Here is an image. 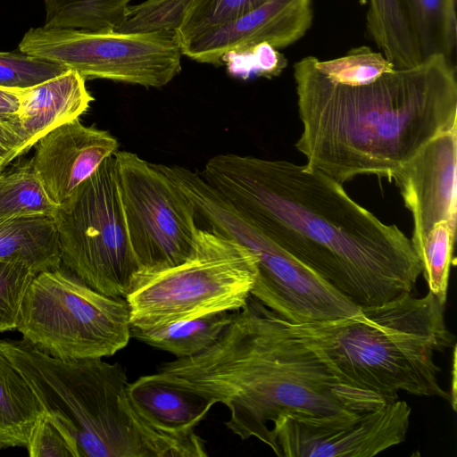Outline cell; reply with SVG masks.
<instances>
[{"label": "cell", "instance_id": "obj_1", "mask_svg": "<svg viewBox=\"0 0 457 457\" xmlns=\"http://www.w3.org/2000/svg\"><path fill=\"white\" fill-rule=\"evenodd\" d=\"M200 174L356 307L378 305L415 289L422 267L411 240L322 172L288 161L223 154L211 158Z\"/></svg>", "mask_w": 457, "mask_h": 457}, {"label": "cell", "instance_id": "obj_2", "mask_svg": "<svg viewBox=\"0 0 457 457\" xmlns=\"http://www.w3.org/2000/svg\"><path fill=\"white\" fill-rule=\"evenodd\" d=\"M303 124L296 149L306 167L340 184L392 174L439 133L457 125L451 60L433 56L358 80L327 76L317 58L294 65Z\"/></svg>", "mask_w": 457, "mask_h": 457}, {"label": "cell", "instance_id": "obj_3", "mask_svg": "<svg viewBox=\"0 0 457 457\" xmlns=\"http://www.w3.org/2000/svg\"><path fill=\"white\" fill-rule=\"evenodd\" d=\"M151 378L196 393L229 411L226 427L278 456L269 423L281 416L357 414L388 400L344 379L286 321L249 297L204 352L162 363Z\"/></svg>", "mask_w": 457, "mask_h": 457}, {"label": "cell", "instance_id": "obj_4", "mask_svg": "<svg viewBox=\"0 0 457 457\" xmlns=\"http://www.w3.org/2000/svg\"><path fill=\"white\" fill-rule=\"evenodd\" d=\"M286 323L353 387L388 401L398 399L399 392L449 399L434 356L451 347L454 336L445 323V303L429 291L359 308L348 317Z\"/></svg>", "mask_w": 457, "mask_h": 457}, {"label": "cell", "instance_id": "obj_5", "mask_svg": "<svg viewBox=\"0 0 457 457\" xmlns=\"http://www.w3.org/2000/svg\"><path fill=\"white\" fill-rule=\"evenodd\" d=\"M0 348L46 414L74 440L79 457H179L184 442L150 424L128 393L124 368L102 358L58 359L21 339Z\"/></svg>", "mask_w": 457, "mask_h": 457}, {"label": "cell", "instance_id": "obj_6", "mask_svg": "<svg viewBox=\"0 0 457 457\" xmlns=\"http://www.w3.org/2000/svg\"><path fill=\"white\" fill-rule=\"evenodd\" d=\"M256 257L212 229H199L193 253L176 266L139 271L125 297L130 327H153L219 312H236L249 297Z\"/></svg>", "mask_w": 457, "mask_h": 457}, {"label": "cell", "instance_id": "obj_7", "mask_svg": "<svg viewBox=\"0 0 457 457\" xmlns=\"http://www.w3.org/2000/svg\"><path fill=\"white\" fill-rule=\"evenodd\" d=\"M16 329L38 350L62 360L111 356L131 337L126 300L96 291L62 265L32 278Z\"/></svg>", "mask_w": 457, "mask_h": 457}, {"label": "cell", "instance_id": "obj_8", "mask_svg": "<svg viewBox=\"0 0 457 457\" xmlns=\"http://www.w3.org/2000/svg\"><path fill=\"white\" fill-rule=\"evenodd\" d=\"M62 266L96 291L124 298L140 271L121 205L114 154L54 216Z\"/></svg>", "mask_w": 457, "mask_h": 457}, {"label": "cell", "instance_id": "obj_9", "mask_svg": "<svg viewBox=\"0 0 457 457\" xmlns=\"http://www.w3.org/2000/svg\"><path fill=\"white\" fill-rule=\"evenodd\" d=\"M198 217L210 229L234 239L257 260L251 295L292 324L353 315V304L315 272L264 235L218 191L210 189L196 204Z\"/></svg>", "mask_w": 457, "mask_h": 457}, {"label": "cell", "instance_id": "obj_10", "mask_svg": "<svg viewBox=\"0 0 457 457\" xmlns=\"http://www.w3.org/2000/svg\"><path fill=\"white\" fill-rule=\"evenodd\" d=\"M18 49L78 71L86 80L109 79L162 87L181 71L177 33L30 28Z\"/></svg>", "mask_w": 457, "mask_h": 457}, {"label": "cell", "instance_id": "obj_11", "mask_svg": "<svg viewBox=\"0 0 457 457\" xmlns=\"http://www.w3.org/2000/svg\"><path fill=\"white\" fill-rule=\"evenodd\" d=\"M130 245L140 271L176 266L193 253L198 237L192 201L158 167L134 153L114 154Z\"/></svg>", "mask_w": 457, "mask_h": 457}, {"label": "cell", "instance_id": "obj_12", "mask_svg": "<svg viewBox=\"0 0 457 457\" xmlns=\"http://www.w3.org/2000/svg\"><path fill=\"white\" fill-rule=\"evenodd\" d=\"M411 411L398 398L357 414H288L271 432L281 456L371 457L405 440Z\"/></svg>", "mask_w": 457, "mask_h": 457}, {"label": "cell", "instance_id": "obj_13", "mask_svg": "<svg viewBox=\"0 0 457 457\" xmlns=\"http://www.w3.org/2000/svg\"><path fill=\"white\" fill-rule=\"evenodd\" d=\"M456 155L457 125L434 137L392 174L390 181L412 215L414 247L441 221L456 228Z\"/></svg>", "mask_w": 457, "mask_h": 457}, {"label": "cell", "instance_id": "obj_14", "mask_svg": "<svg viewBox=\"0 0 457 457\" xmlns=\"http://www.w3.org/2000/svg\"><path fill=\"white\" fill-rule=\"evenodd\" d=\"M312 0H266L244 15L217 26L180 44L189 59L220 65L228 52L257 45L287 47L310 29Z\"/></svg>", "mask_w": 457, "mask_h": 457}, {"label": "cell", "instance_id": "obj_15", "mask_svg": "<svg viewBox=\"0 0 457 457\" xmlns=\"http://www.w3.org/2000/svg\"><path fill=\"white\" fill-rule=\"evenodd\" d=\"M34 146L33 169L48 197L59 206L118 151L119 143L108 131L76 119L54 129Z\"/></svg>", "mask_w": 457, "mask_h": 457}, {"label": "cell", "instance_id": "obj_16", "mask_svg": "<svg viewBox=\"0 0 457 457\" xmlns=\"http://www.w3.org/2000/svg\"><path fill=\"white\" fill-rule=\"evenodd\" d=\"M93 100L86 79L78 71L67 70L59 76L24 88L17 117L34 146L54 129L79 119Z\"/></svg>", "mask_w": 457, "mask_h": 457}, {"label": "cell", "instance_id": "obj_17", "mask_svg": "<svg viewBox=\"0 0 457 457\" xmlns=\"http://www.w3.org/2000/svg\"><path fill=\"white\" fill-rule=\"evenodd\" d=\"M128 393L139 413L154 428L169 435L200 438L195 428L214 405L204 396L148 375L129 383Z\"/></svg>", "mask_w": 457, "mask_h": 457}, {"label": "cell", "instance_id": "obj_18", "mask_svg": "<svg viewBox=\"0 0 457 457\" xmlns=\"http://www.w3.org/2000/svg\"><path fill=\"white\" fill-rule=\"evenodd\" d=\"M0 261L20 262L35 274L61 267L54 218L32 214L0 220Z\"/></svg>", "mask_w": 457, "mask_h": 457}, {"label": "cell", "instance_id": "obj_19", "mask_svg": "<svg viewBox=\"0 0 457 457\" xmlns=\"http://www.w3.org/2000/svg\"><path fill=\"white\" fill-rule=\"evenodd\" d=\"M44 414L33 390L0 348V450L27 448Z\"/></svg>", "mask_w": 457, "mask_h": 457}, {"label": "cell", "instance_id": "obj_20", "mask_svg": "<svg viewBox=\"0 0 457 457\" xmlns=\"http://www.w3.org/2000/svg\"><path fill=\"white\" fill-rule=\"evenodd\" d=\"M232 316L231 312H219L153 327L132 326L130 336L177 358L190 357L212 346Z\"/></svg>", "mask_w": 457, "mask_h": 457}, {"label": "cell", "instance_id": "obj_21", "mask_svg": "<svg viewBox=\"0 0 457 457\" xmlns=\"http://www.w3.org/2000/svg\"><path fill=\"white\" fill-rule=\"evenodd\" d=\"M366 26L379 52L395 68L411 67L422 62L404 0H369Z\"/></svg>", "mask_w": 457, "mask_h": 457}, {"label": "cell", "instance_id": "obj_22", "mask_svg": "<svg viewBox=\"0 0 457 457\" xmlns=\"http://www.w3.org/2000/svg\"><path fill=\"white\" fill-rule=\"evenodd\" d=\"M408 21L422 61L451 60L456 46L455 0H404Z\"/></svg>", "mask_w": 457, "mask_h": 457}, {"label": "cell", "instance_id": "obj_23", "mask_svg": "<svg viewBox=\"0 0 457 457\" xmlns=\"http://www.w3.org/2000/svg\"><path fill=\"white\" fill-rule=\"evenodd\" d=\"M57 208L38 179L31 159L0 171V220L32 214L54 217Z\"/></svg>", "mask_w": 457, "mask_h": 457}, {"label": "cell", "instance_id": "obj_24", "mask_svg": "<svg viewBox=\"0 0 457 457\" xmlns=\"http://www.w3.org/2000/svg\"><path fill=\"white\" fill-rule=\"evenodd\" d=\"M131 0H45L44 27L85 30L114 29Z\"/></svg>", "mask_w": 457, "mask_h": 457}, {"label": "cell", "instance_id": "obj_25", "mask_svg": "<svg viewBox=\"0 0 457 457\" xmlns=\"http://www.w3.org/2000/svg\"><path fill=\"white\" fill-rule=\"evenodd\" d=\"M456 228L446 221L431 228L414 247L420 259L428 291L446 302Z\"/></svg>", "mask_w": 457, "mask_h": 457}, {"label": "cell", "instance_id": "obj_26", "mask_svg": "<svg viewBox=\"0 0 457 457\" xmlns=\"http://www.w3.org/2000/svg\"><path fill=\"white\" fill-rule=\"evenodd\" d=\"M195 0H145L129 5L120 24L121 33H177Z\"/></svg>", "mask_w": 457, "mask_h": 457}, {"label": "cell", "instance_id": "obj_27", "mask_svg": "<svg viewBox=\"0 0 457 457\" xmlns=\"http://www.w3.org/2000/svg\"><path fill=\"white\" fill-rule=\"evenodd\" d=\"M266 0H195L189 8L177 35L179 43L189 40L203 32L229 22Z\"/></svg>", "mask_w": 457, "mask_h": 457}, {"label": "cell", "instance_id": "obj_28", "mask_svg": "<svg viewBox=\"0 0 457 457\" xmlns=\"http://www.w3.org/2000/svg\"><path fill=\"white\" fill-rule=\"evenodd\" d=\"M68 69L22 52H0V87L28 88Z\"/></svg>", "mask_w": 457, "mask_h": 457}, {"label": "cell", "instance_id": "obj_29", "mask_svg": "<svg viewBox=\"0 0 457 457\" xmlns=\"http://www.w3.org/2000/svg\"><path fill=\"white\" fill-rule=\"evenodd\" d=\"M35 275L20 262L0 261V332L16 329L21 300Z\"/></svg>", "mask_w": 457, "mask_h": 457}, {"label": "cell", "instance_id": "obj_30", "mask_svg": "<svg viewBox=\"0 0 457 457\" xmlns=\"http://www.w3.org/2000/svg\"><path fill=\"white\" fill-rule=\"evenodd\" d=\"M277 49L262 44L226 53L220 60L228 71L237 77L246 79L252 75L272 76L281 69V61Z\"/></svg>", "mask_w": 457, "mask_h": 457}, {"label": "cell", "instance_id": "obj_31", "mask_svg": "<svg viewBox=\"0 0 457 457\" xmlns=\"http://www.w3.org/2000/svg\"><path fill=\"white\" fill-rule=\"evenodd\" d=\"M26 449L30 457H79L74 440L46 413L36 424Z\"/></svg>", "mask_w": 457, "mask_h": 457}, {"label": "cell", "instance_id": "obj_32", "mask_svg": "<svg viewBox=\"0 0 457 457\" xmlns=\"http://www.w3.org/2000/svg\"><path fill=\"white\" fill-rule=\"evenodd\" d=\"M32 146L17 116L0 115V170Z\"/></svg>", "mask_w": 457, "mask_h": 457}, {"label": "cell", "instance_id": "obj_33", "mask_svg": "<svg viewBox=\"0 0 457 457\" xmlns=\"http://www.w3.org/2000/svg\"><path fill=\"white\" fill-rule=\"evenodd\" d=\"M24 88L0 87V115L17 116Z\"/></svg>", "mask_w": 457, "mask_h": 457}, {"label": "cell", "instance_id": "obj_34", "mask_svg": "<svg viewBox=\"0 0 457 457\" xmlns=\"http://www.w3.org/2000/svg\"><path fill=\"white\" fill-rule=\"evenodd\" d=\"M1 171V170H0Z\"/></svg>", "mask_w": 457, "mask_h": 457}]
</instances>
